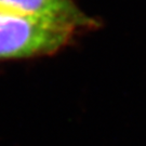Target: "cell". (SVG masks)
Listing matches in <instances>:
<instances>
[{
  "label": "cell",
  "instance_id": "cell-1",
  "mask_svg": "<svg viewBox=\"0 0 146 146\" xmlns=\"http://www.w3.org/2000/svg\"><path fill=\"white\" fill-rule=\"evenodd\" d=\"M84 28L67 20L0 9V60L52 54Z\"/></svg>",
  "mask_w": 146,
  "mask_h": 146
},
{
  "label": "cell",
  "instance_id": "cell-2",
  "mask_svg": "<svg viewBox=\"0 0 146 146\" xmlns=\"http://www.w3.org/2000/svg\"><path fill=\"white\" fill-rule=\"evenodd\" d=\"M0 9L67 20L84 28L94 25L93 20L86 15L74 0H0Z\"/></svg>",
  "mask_w": 146,
  "mask_h": 146
}]
</instances>
